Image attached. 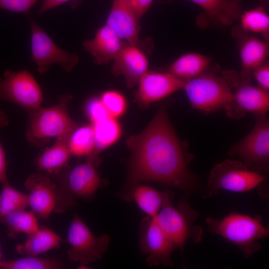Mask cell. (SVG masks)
<instances>
[{
    "instance_id": "obj_7",
    "label": "cell",
    "mask_w": 269,
    "mask_h": 269,
    "mask_svg": "<svg viewBox=\"0 0 269 269\" xmlns=\"http://www.w3.org/2000/svg\"><path fill=\"white\" fill-rule=\"evenodd\" d=\"M266 177L251 170L240 160L225 159L212 169L205 195L217 194L220 190L235 192L250 191L263 182Z\"/></svg>"
},
{
    "instance_id": "obj_5",
    "label": "cell",
    "mask_w": 269,
    "mask_h": 269,
    "mask_svg": "<svg viewBox=\"0 0 269 269\" xmlns=\"http://www.w3.org/2000/svg\"><path fill=\"white\" fill-rule=\"evenodd\" d=\"M172 193L165 190V197L160 210L155 216L156 222L168 237L181 251L189 240L199 243L202 239L203 230L194 222L198 214L182 198L175 207L172 203Z\"/></svg>"
},
{
    "instance_id": "obj_4",
    "label": "cell",
    "mask_w": 269,
    "mask_h": 269,
    "mask_svg": "<svg viewBox=\"0 0 269 269\" xmlns=\"http://www.w3.org/2000/svg\"><path fill=\"white\" fill-rule=\"evenodd\" d=\"M209 230L237 245L248 258L262 248L258 241L269 234L268 227L263 224L259 215L231 213L222 220L211 217L206 219Z\"/></svg>"
},
{
    "instance_id": "obj_35",
    "label": "cell",
    "mask_w": 269,
    "mask_h": 269,
    "mask_svg": "<svg viewBox=\"0 0 269 269\" xmlns=\"http://www.w3.org/2000/svg\"><path fill=\"white\" fill-rule=\"evenodd\" d=\"M9 121L4 111L0 109V130L7 126ZM6 163L3 149L0 142V182L2 184L7 181Z\"/></svg>"
},
{
    "instance_id": "obj_17",
    "label": "cell",
    "mask_w": 269,
    "mask_h": 269,
    "mask_svg": "<svg viewBox=\"0 0 269 269\" xmlns=\"http://www.w3.org/2000/svg\"><path fill=\"white\" fill-rule=\"evenodd\" d=\"M138 20L130 0H113L106 24L121 39L141 49L142 44L139 37Z\"/></svg>"
},
{
    "instance_id": "obj_22",
    "label": "cell",
    "mask_w": 269,
    "mask_h": 269,
    "mask_svg": "<svg viewBox=\"0 0 269 269\" xmlns=\"http://www.w3.org/2000/svg\"><path fill=\"white\" fill-rule=\"evenodd\" d=\"M70 135L56 138L54 144L40 155L36 161L39 170L56 175L67 167L72 156L68 145Z\"/></svg>"
},
{
    "instance_id": "obj_14",
    "label": "cell",
    "mask_w": 269,
    "mask_h": 269,
    "mask_svg": "<svg viewBox=\"0 0 269 269\" xmlns=\"http://www.w3.org/2000/svg\"><path fill=\"white\" fill-rule=\"evenodd\" d=\"M186 81L169 72L147 71L138 82L135 100L140 105L146 106L183 88Z\"/></svg>"
},
{
    "instance_id": "obj_15",
    "label": "cell",
    "mask_w": 269,
    "mask_h": 269,
    "mask_svg": "<svg viewBox=\"0 0 269 269\" xmlns=\"http://www.w3.org/2000/svg\"><path fill=\"white\" fill-rule=\"evenodd\" d=\"M231 32L240 56L241 66L239 75L241 79L250 82L253 69L269 56V41L249 35L240 25L234 26Z\"/></svg>"
},
{
    "instance_id": "obj_19",
    "label": "cell",
    "mask_w": 269,
    "mask_h": 269,
    "mask_svg": "<svg viewBox=\"0 0 269 269\" xmlns=\"http://www.w3.org/2000/svg\"><path fill=\"white\" fill-rule=\"evenodd\" d=\"M200 6L203 12L197 18L200 26L209 24L228 27L239 19L242 13L240 3L232 0H190Z\"/></svg>"
},
{
    "instance_id": "obj_16",
    "label": "cell",
    "mask_w": 269,
    "mask_h": 269,
    "mask_svg": "<svg viewBox=\"0 0 269 269\" xmlns=\"http://www.w3.org/2000/svg\"><path fill=\"white\" fill-rule=\"evenodd\" d=\"M24 185L29 191L28 202L31 211L37 218L47 220L55 208L57 183L42 173H34L27 178Z\"/></svg>"
},
{
    "instance_id": "obj_13",
    "label": "cell",
    "mask_w": 269,
    "mask_h": 269,
    "mask_svg": "<svg viewBox=\"0 0 269 269\" xmlns=\"http://www.w3.org/2000/svg\"><path fill=\"white\" fill-rule=\"evenodd\" d=\"M139 248L146 256V263L150 267L172 266L173 252L177 248L158 225L155 216L142 219L139 231Z\"/></svg>"
},
{
    "instance_id": "obj_9",
    "label": "cell",
    "mask_w": 269,
    "mask_h": 269,
    "mask_svg": "<svg viewBox=\"0 0 269 269\" xmlns=\"http://www.w3.org/2000/svg\"><path fill=\"white\" fill-rule=\"evenodd\" d=\"M67 241L71 246L67 254L69 259L78 262L80 267L101 259L108 250L110 238L107 234L96 236L76 214L69 226Z\"/></svg>"
},
{
    "instance_id": "obj_20",
    "label": "cell",
    "mask_w": 269,
    "mask_h": 269,
    "mask_svg": "<svg viewBox=\"0 0 269 269\" xmlns=\"http://www.w3.org/2000/svg\"><path fill=\"white\" fill-rule=\"evenodd\" d=\"M128 42H123L107 24L100 28L92 39L83 42L97 64H106L114 60Z\"/></svg>"
},
{
    "instance_id": "obj_12",
    "label": "cell",
    "mask_w": 269,
    "mask_h": 269,
    "mask_svg": "<svg viewBox=\"0 0 269 269\" xmlns=\"http://www.w3.org/2000/svg\"><path fill=\"white\" fill-rule=\"evenodd\" d=\"M0 100L16 104L29 112L40 108L43 96L40 87L27 70H9L0 77Z\"/></svg>"
},
{
    "instance_id": "obj_30",
    "label": "cell",
    "mask_w": 269,
    "mask_h": 269,
    "mask_svg": "<svg viewBox=\"0 0 269 269\" xmlns=\"http://www.w3.org/2000/svg\"><path fill=\"white\" fill-rule=\"evenodd\" d=\"M64 267L62 261L56 259H43L36 256H25L14 260H2L1 269H59Z\"/></svg>"
},
{
    "instance_id": "obj_21",
    "label": "cell",
    "mask_w": 269,
    "mask_h": 269,
    "mask_svg": "<svg viewBox=\"0 0 269 269\" xmlns=\"http://www.w3.org/2000/svg\"><path fill=\"white\" fill-rule=\"evenodd\" d=\"M121 196L127 201L134 202L147 216L154 217L162 205L165 191L161 192L138 182L127 187Z\"/></svg>"
},
{
    "instance_id": "obj_1",
    "label": "cell",
    "mask_w": 269,
    "mask_h": 269,
    "mask_svg": "<svg viewBox=\"0 0 269 269\" xmlns=\"http://www.w3.org/2000/svg\"><path fill=\"white\" fill-rule=\"evenodd\" d=\"M168 107L166 104L161 106L141 133L128 138L132 155L127 187L145 181L185 192L195 187V176L188 169L193 157L188 152L187 145L177 136L168 117Z\"/></svg>"
},
{
    "instance_id": "obj_27",
    "label": "cell",
    "mask_w": 269,
    "mask_h": 269,
    "mask_svg": "<svg viewBox=\"0 0 269 269\" xmlns=\"http://www.w3.org/2000/svg\"><path fill=\"white\" fill-rule=\"evenodd\" d=\"M68 145L72 155L87 156L95 147L94 129L91 124L77 127L71 134Z\"/></svg>"
},
{
    "instance_id": "obj_6",
    "label": "cell",
    "mask_w": 269,
    "mask_h": 269,
    "mask_svg": "<svg viewBox=\"0 0 269 269\" xmlns=\"http://www.w3.org/2000/svg\"><path fill=\"white\" fill-rule=\"evenodd\" d=\"M183 88L194 109L206 113L224 109L231 118L233 102L230 89L214 71L210 70L187 80Z\"/></svg>"
},
{
    "instance_id": "obj_32",
    "label": "cell",
    "mask_w": 269,
    "mask_h": 269,
    "mask_svg": "<svg viewBox=\"0 0 269 269\" xmlns=\"http://www.w3.org/2000/svg\"><path fill=\"white\" fill-rule=\"evenodd\" d=\"M85 111L91 124L110 117L99 98H93L89 100L85 107Z\"/></svg>"
},
{
    "instance_id": "obj_8",
    "label": "cell",
    "mask_w": 269,
    "mask_h": 269,
    "mask_svg": "<svg viewBox=\"0 0 269 269\" xmlns=\"http://www.w3.org/2000/svg\"><path fill=\"white\" fill-rule=\"evenodd\" d=\"M231 156H237L255 172L268 173L269 167V120L265 115H255L252 131L229 149Z\"/></svg>"
},
{
    "instance_id": "obj_37",
    "label": "cell",
    "mask_w": 269,
    "mask_h": 269,
    "mask_svg": "<svg viewBox=\"0 0 269 269\" xmlns=\"http://www.w3.org/2000/svg\"><path fill=\"white\" fill-rule=\"evenodd\" d=\"M71 0H44L38 10V14H41L48 10L69 1Z\"/></svg>"
},
{
    "instance_id": "obj_3",
    "label": "cell",
    "mask_w": 269,
    "mask_h": 269,
    "mask_svg": "<svg viewBox=\"0 0 269 269\" xmlns=\"http://www.w3.org/2000/svg\"><path fill=\"white\" fill-rule=\"evenodd\" d=\"M97 167L86 160L73 167H65L56 174L58 175L55 212L65 213L74 206L76 198H90L99 188L107 185V181L100 177Z\"/></svg>"
},
{
    "instance_id": "obj_24",
    "label": "cell",
    "mask_w": 269,
    "mask_h": 269,
    "mask_svg": "<svg viewBox=\"0 0 269 269\" xmlns=\"http://www.w3.org/2000/svg\"><path fill=\"white\" fill-rule=\"evenodd\" d=\"M61 238L46 226H41L35 232L27 235V240L17 245L15 249L25 256H37L60 247Z\"/></svg>"
},
{
    "instance_id": "obj_28",
    "label": "cell",
    "mask_w": 269,
    "mask_h": 269,
    "mask_svg": "<svg viewBox=\"0 0 269 269\" xmlns=\"http://www.w3.org/2000/svg\"><path fill=\"white\" fill-rule=\"evenodd\" d=\"M240 26L245 31L261 34L269 41V16L262 6L242 12Z\"/></svg>"
},
{
    "instance_id": "obj_10",
    "label": "cell",
    "mask_w": 269,
    "mask_h": 269,
    "mask_svg": "<svg viewBox=\"0 0 269 269\" xmlns=\"http://www.w3.org/2000/svg\"><path fill=\"white\" fill-rule=\"evenodd\" d=\"M228 85L233 98V109L230 118H244L247 113L265 115L269 110V93L241 79L233 70H225L221 75Z\"/></svg>"
},
{
    "instance_id": "obj_2",
    "label": "cell",
    "mask_w": 269,
    "mask_h": 269,
    "mask_svg": "<svg viewBox=\"0 0 269 269\" xmlns=\"http://www.w3.org/2000/svg\"><path fill=\"white\" fill-rule=\"evenodd\" d=\"M72 99L70 94L61 95L58 103L54 106L48 108L40 107L29 112L25 135L32 145L42 147L53 137L72 134L78 127L68 113V108Z\"/></svg>"
},
{
    "instance_id": "obj_18",
    "label": "cell",
    "mask_w": 269,
    "mask_h": 269,
    "mask_svg": "<svg viewBox=\"0 0 269 269\" xmlns=\"http://www.w3.org/2000/svg\"><path fill=\"white\" fill-rule=\"evenodd\" d=\"M112 72L115 75H122L129 87L138 83L146 73L147 58L139 47L127 43L114 60Z\"/></svg>"
},
{
    "instance_id": "obj_33",
    "label": "cell",
    "mask_w": 269,
    "mask_h": 269,
    "mask_svg": "<svg viewBox=\"0 0 269 269\" xmlns=\"http://www.w3.org/2000/svg\"><path fill=\"white\" fill-rule=\"evenodd\" d=\"M39 0H0V8L15 12L27 13Z\"/></svg>"
},
{
    "instance_id": "obj_11",
    "label": "cell",
    "mask_w": 269,
    "mask_h": 269,
    "mask_svg": "<svg viewBox=\"0 0 269 269\" xmlns=\"http://www.w3.org/2000/svg\"><path fill=\"white\" fill-rule=\"evenodd\" d=\"M31 31V59L37 71L46 73L49 66L58 64L66 72L71 71L78 63L79 56L58 47L44 30L32 18L29 19Z\"/></svg>"
},
{
    "instance_id": "obj_26",
    "label": "cell",
    "mask_w": 269,
    "mask_h": 269,
    "mask_svg": "<svg viewBox=\"0 0 269 269\" xmlns=\"http://www.w3.org/2000/svg\"><path fill=\"white\" fill-rule=\"evenodd\" d=\"M6 227V233L10 238H15L20 233L30 234L39 227L37 217L31 211L25 209L11 212L0 220Z\"/></svg>"
},
{
    "instance_id": "obj_25",
    "label": "cell",
    "mask_w": 269,
    "mask_h": 269,
    "mask_svg": "<svg viewBox=\"0 0 269 269\" xmlns=\"http://www.w3.org/2000/svg\"><path fill=\"white\" fill-rule=\"evenodd\" d=\"M211 59L198 53H188L182 55L172 63L168 72L187 80L210 70Z\"/></svg>"
},
{
    "instance_id": "obj_39",
    "label": "cell",
    "mask_w": 269,
    "mask_h": 269,
    "mask_svg": "<svg viewBox=\"0 0 269 269\" xmlns=\"http://www.w3.org/2000/svg\"><path fill=\"white\" fill-rule=\"evenodd\" d=\"M236 2H238V3H241V0H232Z\"/></svg>"
},
{
    "instance_id": "obj_38",
    "label": "cell",
    "mask_w": 269,
    "mask_h": 269,
    "mask_svg": "<svg viewBox=\"0 0 269 269\" xmlns=\"http://www.w3.org/2000/svg\"><path fill=\"white\" fill-rule=\"evenodd\" d=\"M2 254L1 253V248H0V264L1 263V262L2 261Z\"/></svg>"
},
{
    "instance_id": "obj_31",
    "label": "cell",
    "mask_w": 269,
    "mask_h": 269,
    "mask_svg": "<svg viewBox=\"0 0 269 269\" xmlns=\"http://www.w3.org/2000/svg\"><path fill=\"white\" fill-rule=\"evenodd\" d=\"M100 98L109 116L112 118L117 119L124 115L127 110L126 99L118 91H107Z\"/></svg>"
},
{
    "instance_id": "obj_36",
    "label": "cell",
    "mask_w": 269,
    "mask_h": 269,
    "mask_svg": "<svg viewBox=\"0 0 269 269\" xmlns=\"http://www.w3.org/2000/svg\"><path fill=\"white\" fill-rule=\"evenodd\" d=\"M153 0H130L132 7L137 18H139L145 13Z\"/></svg>"
},
{
    "instance_id": "obj_29",
    "label": "cell",
    "mask_w": 269,
    "mask_h": 269,
    "mask_svg": "<svg viewBox=\"0 0 269 269\" xmlns=\"http://www.w3.org/2000/svg\"><path fill=\"white\" fill-rule=\"evenodd\" d=\"M0 193V220L9 213L28 207L27 194L12 187L8 181L1 184Z\"/></svg>"
},
{
    "instance_id": "obj_34",
    "label": "cell",
    "mask_w": 269,
    "mask_h": 269,
    "mask_svg": "<svg viewBox=\"0 0 269 269\" xmlns=\"http://www.w3.org/2000/svg\"><path fill=\"white\" fill-rule=\"evenodd\" d=\"M258 87L268 91L269 90V63L265 60L262 63L255 67L252 71Z\"/></svg>"
},
{
    "instance_id": "obj_23",
    "label": "cell",
    "mask_w": 269,
    "mask_h": 269,
    "mask_svg": "<svg viewBox=\"0 0 269 269\" xmlns=\"http://www.w3.org/2000/svg\"><path fill=\"white\" fill-rule=\"evenodd\" d=\"M91 125L94 132L95 147L92 153L86 156V160L98 167L100 163L99 153L119 140L122 128L117 119L110 117Z\"/></svg>"
}]
</instances>
